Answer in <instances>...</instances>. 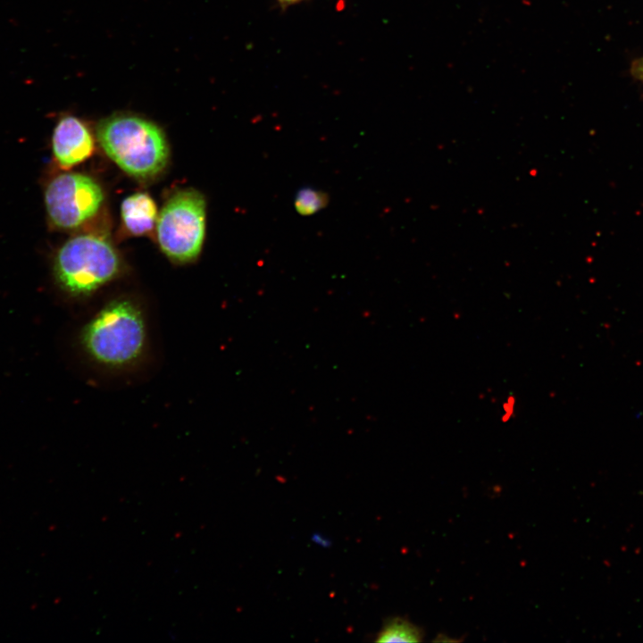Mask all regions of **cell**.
Returning a JSON list of instances; mask_svg holds the SVG:
<instances>
[{
	"instance_id": "cell-5",
	"label": "cell",
	"mask_w": 643,
	"mask_h": 643,
	"mask_svg": "<svg viewBox=\"0 0 643 643\" xmlns=\"http://www.w3.org/2000/svg\"><path fill=\"white\" fill-rule=\"evenodd\" d=\"M104 201L100 185L91 177L64 172L54 177L45 190V205L51 224L72 230L93 218Z\"/></svg>"
},
{
	"instance_id": "cell-2",
	"label": "cell",
	"mask_w": 643,
	"mask_h": 643,
	"mask_svg": "<svg viewBox=\"0 0 643 643\" xmlns=\"http://www.w3.org/2000/svg\"><path fill=\"white\" fill-rule=\"evenodd\" d=\"M96 137L105 154L136 179L154 178L168 163L163 131L143 117L129 113L107 117L97 125Z\"/></svg>"
},
{
	"instance_id": "cell-4",
	"label": "cell",
	"mask_w": 643,
	"mask_h": 643,
	"mask_svg": "<svg viewBox=\"0 0 643 643\" xmlns=\"http://www.w3.org/2000/svg\"><path fill=\"white\" fill-rule=\"evenodd\" d=\"M206 203L192 188L175 192L163 206L156 221L157 239L171 261H195L202 249L205 234Z\"/></svg>"
},
{
	"instance_id": "cell-1",
	"label": "cell",
	"mask_w": 643,
	"mask_h": 643,
	"mask_svg": "<svg viewBox=\"0 0 643 643\" xmlns=\"http://www.w3.org/2000/svg\"><path fill=\"white\" fill-rule=\"evenodd\" d=\"M79 341L88 360L104 370L134 368L148 347L147 321L142 305L129 296L108 301L82 327Z\"/></svg>"
},
{
	"instance_id": "cell-3",
	"label": "cell",
	"mask_w": 643,
	"mask_h": 643,
	"mask_svg": "<svg viewBox=\"0 0 643 643\" xmlns=\"http://www.w3.org/2000/svg\"><path fill=\"white\" fill-rule=\"evenodd\" d=\"M121 267V258L110 241L94 234H80L61 246L54 270L65 292L86 297L115 280Z\"/></svg>"
},
{
	"instance_id": "cell-6",
	"label": "cell",
	"mask_w": 643,
	"mask_h": 643,
	"mask_svg": "<svg viewBox=\"0 0 643 643\" xmlns=\"http://www.w3.org/2000/svg\"><path fill=\"white\" fill-rule=\"evenodd\" d=\"M52 151L55 163L63 170L84 162L94 151V139L89 129L78 117L63 115L53 131Z\"/></svg>"
},
{
	"instance_id": "cell-10",
	"label": "cell",
	"mask_w": 643,
	"mask_h": 643,
	"mask_svg": "<svg viewBox=\"0 0 643 643\" xmlns=\"http://www.w3.org/2000/svg\"><path fill=\"white\" fill-rule=\"evenodd\" d=\"M633 75L643 81V58L636 60L631 67Z\"/></svg>"
},
{
	"instance_id": "cell-8",
	"label": "cell",
	"mask_w": 643,
	"mask_h": 643,
	"mask_svg": "<svg viewBox=\"0 0 643 643\" xmlns=\"http://www.w3.org/2000/svg\"><path fill=\"white\" fill-rule=\"evenodd\" d=\"M423 630L403 617H391L384 622L376 642H420Z\"/></svg>"
},
{
	"instance_id": "cell-9",
	"label": "cell",
	"mask_w": 643,
	"mask_h": 643,
	"mask_svg": "<svg viewBox=\"0 0 643 643\" xmlns=\"http://www.w3.org/2000/svg\"><path fill=\"white\" fill-rule=\"evenodd\" d=\"M329 203V195L312 187L301 188L295 196L294 206L301 215H312Z\"/></svg>"
},
{
	"instance_id": "cell-7",
	"label": "cell",
	"mask_w": 643,
	"mask_h": 643,
	"mask_svg": "<svg viewBox=\"0 0 643 643\" xmlns=\"http://www.w3.org/2000/svg\"><path fill=\"white\" fill-rule=\"evenodd\" d=\"M121 214L126 230L135 236L151 231L158 217L154 199L143 192L127 196L121 203Z\"/></svg>"
},
{
	"instance_id": "cell-11",
	"label": "cell",
	"mask_w": 643,
	"mask_h": 643,
	"mask_svg": "<svg viewBox=\"0 0 643 643\" xmlns=\"http://www.w3.org/2000/svg\"><path fill=\"white\" fill-rule=\"evenodd\" d=\"M280 2L285 4H295L296 2H299L300 0H279Z\"/></svg>"
}]
</instances>
